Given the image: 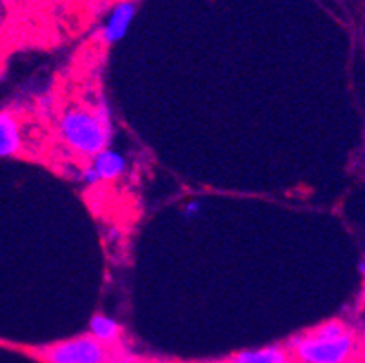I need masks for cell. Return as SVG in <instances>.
<instances>
[{"label":"cell","instance_id":"30bf717a","mask_svg":"<svg viewBox=\"0 0 365 363\" xmlns=\"http://www.w3.org/2000/svg\"><path fill=\"white\" fill-rule=\"evenodd\" d=\"M202 209H204L202 200H189L184 205V216L185 218H197V216H200Z\"/></svg>","mask_w":365,"mask_h":363},{"label":"cell","instance_id":"277c9868","mask_svg":"<svg viewBox=\"0 0 365 363\" xmlns=\"http://www.w3.org/2000/svg\"><path fill=\"white\" fill-rule=\"evenodd\" d=\"M135 4L124 0L118 2L115 8L109 13L108 20H106L104 28H102V40L106 44H117L125 36V33L131 28V22L135 19Z\"/></svg>","mask_w":365,"mask_h":363},{"label":"cell","instance_id":"9c48e42d","mask_svg":"<svg viewBox=\"0 0 365 363\" xmlns=\"http://www.w3.org/2000/svg\"><path fill=\"white\" fill-rule=\"evenodd\" d=\"M81 178H82V182H84V184H88V185H97V184H101V182H102L101 176H98V173L95 171V168H93L91 164H88L84 169H82Z\"/></svg>","mask_w":365,"mask_h":363},{"label":"cell","instance_id":"4fadbf2b","mask_svg":"<svg viewBox=\"0 0 365 363\" xmlns=\"http://www.w3.org/2000/svg\"><path fill=\"white\" fill-rule=\"evenodd\" d=\"M364 156H365V149H364Z\"/></svg>","mask_w":365,"mask_h":363},{"label":"cell","instance_id":"52a82bcc","mask_svg":"<svg viewBox=\"0 0 365 363\" xmlns=\"http://www.w3.org/2000/svg\"><path fill=\"white\" fill-rule=\"evenodd\" d=\"M89 164L95 168V171L98 173L102 182L118 180L122 175H125V171H128V160H125V156L111 148L98 153Z\"/></svg>","mask_w":365,"mask_h":363},{"label":"cell","instance_id":"8992f818","mask_svg":"<svg viewBox=\"0 0 365 363\" xmlns=\"http://www.w3.org/2000/svg\"><path fill=\"white\" fill-rule=\"evenodd\" d=\"M289 347L284 345H267L258 349H244L229 358V363H291Z\"/></svg>","mask_w":365,"mask_h":363},{"label":"cell","instance_id":"ba28073f","mask_svg":"<svg viewBox=\"0 0 365 363\" xmlns=\"http://www.w3.org/2000/svg\"><path fill=\"white\" fill-rule=\"evenodd\" d=\"M93 338L98 339L104 345L117 344L122 336V325L118 324L117 319L106 315H95L89 319V332Z\"/></svg>","mask_w":365,"mask_h":363},{"label":"cell","instance_id":"7a4b0ae2","mask_svg":"<svg viewBox=\"0 0 365 363\" xmlns=\"http://www.w3.org/2000/svg\"><path fill=\"white\" fill-rule=\"evenodd\" d=\"M358 345L353 331L333 339L305 331L293 336L287 347L298 363H344L356 356Z\"/></svg>","mask_w":365,"mask_h":363},{"label":"cell","instance_id":"7c38bea8","mask_svg":"<svg viewBox=\"0 0 365 363\" xmlns=\"http://www.w3.org/2000/svg\"><path fill=\"white\" fill-rule=\"evenodd\" d=\"M360 272L361 276H364V282H365V260H361L360 262Z\"/></svg>","mask_w":365,"mask_h":363},{"label":"cell","instance_id":"3957f363","mask_svg":"<svg viewBox=\"0 0 365 363\" xmlns=\"http://www.w3.org/2000/svg\"><path fill=\"white\" fill-rule=\"evenodd\" d=\"M38 358L46 363H108L109 352L108 345L82 334L41 349Z\"/></svg>","mask_w":365,"mask_h":363},{"label":"cell","instance_id":"5b68a950","mask_svg":"<svg viewBox=\"0 0 365 363\" xmlns=\"http://www.w3.org/2000/svg\"><path fill=\"white\" fill-rule=\"evenodd\" d=\"M22 138L21 124L13 113L8 109L0 113V156L2 158H9V156H16L22 151Z\"/></svg>","mask_w":365,"mask_h":363},{"label":"cell","instance_id":"8fae6325","mask_svg":"<svg viewBox=\"0 0 365 363\" xmlns=\"http://www.w3.org/2000/svg\"><path fill=\"white\" fill-rule=\"evenodd\" d=\"M344 363H365V362H364V359H360V358H358V356H354V358L347 359V362H344Z\"/></svg>","mask_w":365,"mask_h":363},{"label":"cell","instance_id":"6da1fadb","mask_svg":"<svg viewBox=\"0 0 365 363\" xmlns=\"http://www.w3.org/2000/svg\"><path fill=\"white\" fill-rule=\"evenodd\" d=\"M56 131L69 151L89 160L108 149L111 138V126L91 106H69L58 116Z\"/></svg>","mask_w":365,"mask_h":363}]
</instances>
